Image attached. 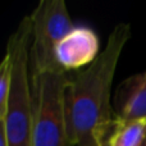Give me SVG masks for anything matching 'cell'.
Instances as JSON below:
<instances>
[{
    "instance_id": "10",
    "label": "cell",
    "mask_w": 146,
    "mask_h": 146,
    "mask_svg": "<svg viewBox=\"0 0 146 146\" xmlns=\"http://www.w3.org/2000/svg\"><path fill=\"white\" fill-rule=\"evenodd\" d=\"M144 123H145V141H146V121L144 122Z\"/></svg>"
},
{
    "instance_id": "8",
    "label": "cell",
    "mask_w": 146,
    "mask_h": 146,
    "mask_svg": "<svg viewBox=\"0 0 146 146\" xmlns=\"http://www.w3.org/2000/svg\"><path fill=\"white\" fill-rule=\"evenodd\" d=\"M13 64L10 55L5 53V56L0 64V118H3L7 110L8 99H9L10 86H12Z\"/></svg>"
},
{
    "instance_id": "7",
    "label": "cell",
    "mask_w": 146,
    "mask_h": 146,
    "mask_svg": "<svg viewBox=\"0 0 146 146\" xmlns=\"http://www.w3.org/2000/svg\"><path fill=\"white\" fill-rule=\"evenodd\" d=\"M109 133L105 146H140L145 141V123L114 119Z\"/></svg>"
},
{
    "instance_id": "3",
    "label": "cell",
    "mask_w": 146,
    "mask_h": 146,
    "mask_svg": "<svg viewBox=\"0 0 146 146\" xmlns=\"http://www.w3.org/2000/svg\"><path fill=\"white\" fill-rule=\"evenodd\" d=\"M33 146H72L67 121L68 72L31 73Z\"/></svg>"
},
{
    "instance_id": "6",
    "label": "cell",
    "mask_w": 146,
    "mask_h": 146,
    "mask_svg": "<svg viewBox=\"0 0 146 146\" xmlns=\"http://www.w3.org/2000/svg\"><path fill=\"white\" fill-rule=\"evenodd\" d=\"M117 115L121 122L146 121V71L127 78L115 95Z\"/></svg>"
},
{
    "instance_id": "4",
    "label": "cell",
    "mask_w": 146,
    "mask_h": 146,
    "mask_svg": "<svg viewBox=\"0 0 146 146\" xmlns=\"http://www.w3.org/2000/svg\"><path fill=\"white\" fill-rule=\"evenodd\" d=\"M31 73L63 71L56 63L55 49L59 41L74 28L64 0H42L30 14Z\"/></svg>"
},
{
    "instance_id": "2",
    "label": "cell",
    "mask_w": 146,
    "mask_h": 146,
    "mask_svg": "<svg viewBox=\"0 0 146 146\" xmlns=\"http://www.w3.org/2000/svg\"><path fill=\"white\" fill-rule=\"evenodd\" d=\"M31 26L30 15L21 21L15 32L9 37L7 53L13 64L12 86L7 110L0 118L8 146H33V104L31 86Z\"/></svg>"
},
{
    "instance_id": "1",
    "label": "cell",
    "mask_w": 146,
    "mask_h": 146,
    "mask_svg": "<svg viewBox=\"0 0 146 146\" xmlns=\"http://www.w3.org/2000/svg\"><path fill=\"white\" fill-rule=\"evenodd\" d=\"M131 37V27L118 23L95 62L68 73L67 121L72 146H105L113 127L111 85L121 54Z\"/></svg>"
},
{
    "instance_id": "5",
    "label": "cell",
    "mask_w": 146,
    "mask_h": 146,
    "mask_svg": "<svg viewBox=\"0 0 146 146\" xmlns=\"http://www.w3.org/2000/svg\"><path fill=\"white\" fill-rule=\"evenodd\" d=\"M100 41L88 27H74L56 45L55 59L63 71L76 72L90 66L100 55Z\"/></svg>"
},
{
    "instance_id": "9",
    "label": "cell",
    "mask_w": 146,
    "mask_h": 146,
    "mask_svg": "<svg viewBox=\"0 0 146 146\" xmlns=\"http://www.w3.org/2000/svg\"><path fill=\"white\" fill-rule=\"evenodd\" d=\"M0 146H8L7 137H5V133H4L1 127H0Z\"/></svg>"
},
{
    "instance_id": "11",
    "label": "cell",
    "mask_w": 146,
    "mask_h": 146,
    "mask_svg": "<svg viewBox=\"0 0 146 146\" xmlns=\"http://www.w3.org/2000/svg\"><path fill=\"white\" fill-rule=\"evenodd\" d=\"M140 146H146V141H144V142H142V144L140 145Z\"/></svg>"
}]
</instances>
